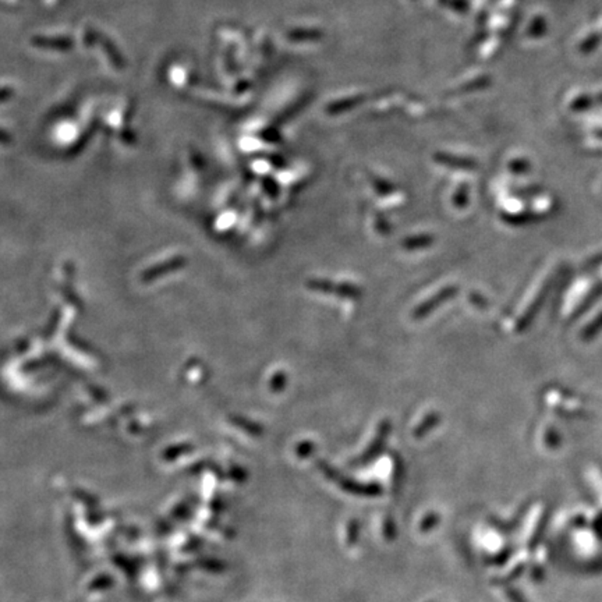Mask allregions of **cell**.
I'll list each match as a JSON object with an SVG mask.
<instances>
[{
	"instance_id": "1",
	"label": "cell",
	"mask_w": 602,
	"mask_h": 602,
	"mask_svg": "<svg viewBox=\"0 0 602 602\" xmlns=\"http://www.w3.org/2000/svg\"><path fill=\"white\" fill-rule=\"evenodd\" d=\"M602 329V314L596 318V321L584 331V338L591 339Z\"/></svg>"
},
{
	"instance_id": "2",
	"label": "cell",
	"mask_w": 602,
	"mask_h": 602,
	"mask_svg": "<svg viewBox=\"0 0 602 602\" xmlns=\"http://www.w3.org/2000/svg\"><path fill=\"white\" fill-rule=\"evenodd\" d=\"M601 42V37L600 35H591L587 41H586V46H587V51H594L597 46H598V44Z\"/></svg>"
},
{
	"instance_id": "3",
	"label": "cell",
	"mask_w": 602,
	"mask_h": 602,
	"mask_svg": "<svg viewBox=\"0 0 602 602\" xmlns=\"http://www.w3.org/2000/svg\"><path fill=\"white\" fill-rule=\"evenodd\" d=\"M508 594H509L512 602H523L521 601V597L517 594L516 590H508Z\"/></svg>"
}]
</instances>
